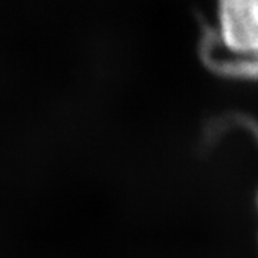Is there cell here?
I'll use <instances>...</instances> for the list:
<instances>
[{"label": "cell", "mask_w": 258, "mask_h": 258, "mask_svg": "<svg viewBox=\"0 0 258 258\" xmlns=\"http://www.w3.org/2000/svg\"><path fill=\"white\" fill-rule=\"evenodd\" d=\"M220 23L227 49L258 68V0H220Z\"/></svg>", "instance_id": "6da1fadb"}]
</instances>
